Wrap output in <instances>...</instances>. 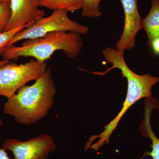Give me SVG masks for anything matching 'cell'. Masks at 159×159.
Instances as JSON below:
<instances>
[{
  "instance_id": "obj_1",
  "label": "cell",
  "mask_w": 159,
  "mask_h": 159,
  "mask_svg": "<svg viewBox=\"0 0 159 159\" xmlns=\"http://www.w3.org/2000/svg\"><path fill=\"white\" fill-rule=\"evenodd\" d=\"M51 67L31 85L24 86L7 99L4 113L19 124L30 125L42 120L53 108L57 89Z\"/></svg>"
},
{
  "instance_id": "obj_2",
  "label": "cell",
  "mask_w": 159,
  "mask_h": 159,
  "mask_svg": "<svg viewBox=\"0 0 159 159\" xmlns=\"http://www.w3.org/2000/svg\"><path fill=\"white\" fill-rule=\"evenodd\" d=\"M81 34L70 31L51 32L43 37L25 40L20 46L7 47L2 54L3 59L16 60L20 57H31L46 62L56 51H61L66 57L75 58L83 47Z\"/></svg>"
},
{
  "instance_id": "obj_3",
  "label": "cell",
  "mask_w": 159,
  "mask_h": 159,
  "mask_svg": "<svg viewBox=\"0 0 159 159\" xmlns=\"http://www.w3.org/2000/svg\"><path fill=\"white\" fill-rule=\"evenodd\" d=\"M120 71L122 77L127 80L126 98L121 110L116 118L104 126V131L99 134L91 136L93 141L99 139L94 143L97 148H101L104 144H108L111 135L117 128L122 116L132 106L142 98L152 97V88L159 82V77H153L148 74L139 75L132 70L128 66H123Z\"/></svg>"
},
{
  "instance_id": "obj_4",
  "label": "cell",
  "mask_w": 159,
  "mask_h": 159,
  "mask_svg": "<svg viewBox=\"0 0 159 159\" xmlns=\"http://www.w3.org/2000/svg\"><path fill=\"white\" fill-rule=\"evenodd\" d=\"M68 13V11L64 10H54L49 16L40 18L33 25L16 33L6 48L14 45L20 41L43 37L54 31H70L81 35L88 33V26L71 20Z\"/></svg>"
},
{
  "instance_id": "obj_5",
  "label": "cell",
  "mask_w": 159,
  "mask_h": 159,
  "mask_svg": "<svg viewBox=\"0 0 159 159\" xmlns=\"http://www.w3.org/2000/svg\"><path fill=\"white\" fill-rule=\"evenodd\" d=\"M46 62L31 60L24 64L8 63L0 67V96L7 99L27 83L35 80L48 68Z\"/></svg>"
},
{
  "instance_id": "obj_6",
  "label": "cell",
  "mask_w": 159,
  "mask_h": 159,
  "mask_svg": "<svg viewBox=\"0 0 159 159\" xmlns=\"http://www.w3.org/2000/svg\"><path fill=\"white\" fill-rule=\"evenodd\" d=\"M2 148L11 152L15 159H48L57 145L51 136L44 134L27 141L7 139Z\"/></svg>"
},
{
  "instance_id": "obj_7",
  "label": "cell",
  "mask_w": 159,
  "mask_h": 159,
  "mask_svg": "<svg viewBox=\"0 0 159 159\" xmlns=\"http://www.w3.org/2000/svg\"><path fill=\"white\" fill-rule=\"evenodd\" d=\"M124 14L123 30L116 45V49L124 52L135 47L136 37L142 29V18L138 6V0H120Z\"/></svg>"
},
{
  "instance_id": "obj_8",
  "label": "cell",
  "mask_w": 159,
  "mask_h": 159,
  "mask_svg": "<svg viewBox=\"0 0 159 159\" xmlns=\"http://www.w3.org/2000/svg\"><path fill=\"white\" fill-rule=\"evenodd\" d=\"M40 0H10L11 17L4 31L33 25L45 15L39 7Z\"/></svg>"
},
{
  "instance_id": "obj_9",
  "label": "cell",
  "mask_w": 159,
  "mask_h": 159,
  "mask_svg": "<svg viewBox=\"0 0 159 159\" xmlns=\"http://www.w3.org/2000/svg\"><path fill=\"white\" fill-rule=\"evenodd\" d=\"M155 109H156L155 106L152 102H145L144 117L141 123L140 130L143 136L148 138L151 141L150 147L152 150L150 152L146 151L141 159H143L148 156L151 157L152 159H159V139L152 130L150 123L152 113Z\"/></svg>"
},
{
  "instance_id": "obj_10",
  "label": "cell",
  "mask_w": 159,
  "mask_h": 159,
  "mask_svg": "<svg viewBox=\"0 0 159 159\" xmlns=\"http://www.w3.org/2000/svg\"><path fill=\"white\" fill-rule=\"evenodd\" d=\"M142 26L147 34V43L159 38V0H152L149 12L145 17L142 18Z\"/></svg>"
},
{
  "instance_id": "obj_11",
  "label": "cell",
  "mask_w": 159,
  "mask_h": 159,
  "mask_svg": "<svg viewBox=\"0 0 159 159\" xmlns=\"http://www.w3.org/2000/svg\"><path fill=\"white\" fill-rule=\"evenodd\" d=\"M40 6L53 11L64 10L74 12L82 9V0H40Z\"/></svg>"
},
{
  "instance_id": "obj_12",
  "label": "cell",
  "mask_w": 159,
  "mask_h": 159,
  "mask_svg": "<svg viewBox=\"0 0 159 159\" xmlns=\"http://www.w3.org/2000/svg\"><path fill=\"white\" fill-rule=\"evenodd\" d=\"M101 0H82L81 16L84 17L97 18L102 15L100 10Z\"/></svg>"
},
{
  "instance_id": "obj_13",
  "label": "cell",
  "mask_w": 159,
  "mask_h": 159,
  "mask_svg": "<svg viewBox=\"0 0 159 159\" xmlns=\"http://www.w3.org/2000/svg\"><path fill=\"white\" fill-rule=\"evenodd\" d=\"M11 17L10 4L0 2V32H3L9 24Z\"/></svg>"
},
{
  "instance_id": "obj_14",
  "label": "cell",
  "mask_w": 159,
  "mask_h": 159,
  "mask_svg": "<svg viewBox=\"0 0 159 159\" xmlns=\"http://www.w3.org/2000/svg\"><path fill=\"white\" fill-rule=\"evenodd\" d=\"M27 27V26H24L9 31L0 32V55L2 54L8 43L14 35Z\"/></svg>"
},
{
  "instance_id": "obj_15",
  "label": "cell",
  "mask_w": 159,
  "mask_h": 159,
  "mask_svg": "<svg viewBox=\"0 0 159 159\" xmlns=\"http://www.w3.org/2000/svg\"><path fill=\"white\" fill-rule=\"evenodd\" d=\"M147 44L150 54L159 56V38L154 39Z\"/></svg>"
},
{
  "instance_id": "obj_16",
  "label": "cell",
  "mask_w": 159,
  "mask_h": 159,
  "mask_svg": "<svg viewBox=\"0 0 159 159\" xmlns=\"http://www.w3.org/2000/svg\"><path fill=\"white\" fill-rule=\"evenodd\" d=\"M0 159H11L4 148H0Z\"/></svg>"
},
{
  "instance_id": "obj_17",
  "label": "cell",
  "mask_w": 159,
  "mask_h": 159,
  "mask_svg": "<svg viewBox=\"0 0 159 159\" xmlns=\"http://www.w3.org/2000/svg\"><path fill=\"white\" fill-rule=\"evenodd\" d=\"M9 62H10V61L8 60L3 59L2 60H0V67Z\"/></svg>"
},
{
  "instance_id": "obj_18",
  "label": "cell",
  "mask_w": 159,
  "mask_h": 159,
  "mask_svg": "<svg viewBox=\"0 0 159 159\" xmlns=\"http://www.w3.org/2000/svg\"><path fill=\"white\" fill-rule=\"evenodd\" d=\"M2 2H5L9 3L10 4V0H1Z\"/></svg>"
},
{
  "instance_id": "obj_19",
  "label": "cell",
  "mask_w": 159,
  "mask_h": 159,
  "mask_svg": "<svg viewBox=\"0 0 159 159\" xmlns=\"http://www.w3.org/2000/svg\"><path fill=\"white\" fill-rule=\"evenodd\" d=\"M3 125V122L2 119H0V126Z\"/></svg>"
},
{
  "instance_id": "obj_20",
  "label": "cell",
  "mask_w": 159,
  "mask_h": 159,
  "mask_svg": "<svg viewBox=\"0 0 159 159\" xmlns=\"http://www.w3.org/2000/svg\"><path fill=\"white\" fill-rule=\"evenodd\" d=\"M2 2V1H1V0H0V2Z\"/></svg>"
}]
</instances>
